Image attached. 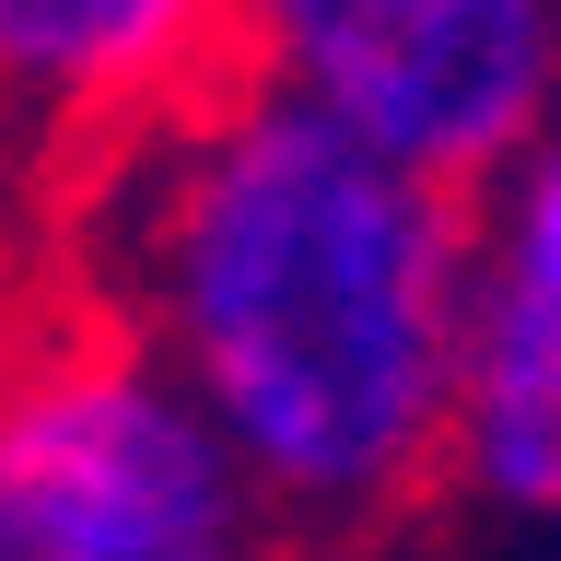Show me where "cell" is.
Segmentation results:
<instances>
[{"label":"cell","instance_id":"cell-1","mask_svg":"<svg viewBox=\"0 0 561 561\" xmlns=\"http://www.w3.org/2000/svg\"><path fill=\"white\" fill-rule=\"evenodd\" d=\"M94 175L117 328L199 398L280 538H386L445 491L468 187L245 70Z\"/></svg>","mask_w":561,"mask_h":561},{"label":"cell","instance_id":"cell-2","mask_svg":"<svg viewBox=\"0 0 561 561\" xmlns=\"http://www.w3.org/2000/svg\"><path fill=\"white\" fill-rule=\"evenodd\" d=\"M0 561H293L199 398L105 316L0 351Z\"/></svg>","mask_w":561,"mask_h":561},{"label":"cell","instance_id":"cell-3","mask_svg":"<svg viewBox=\"0 0 561 561\" xmlns=\"http://www.w3.org/2000/svg\"><path fill=\"white\" fill-rule=\"evenodd\" d=\"M234 70L480 187L561 129V0H234Z\"/></svg>","mask_w":561,"mask_h":561},{"label":"cell","instance_id":"cell-4","mask_svg":"<svg viewBox=\"0 0 561 561\" xmlns=\"http://www.w3.org/2000/svg\"><path fill=\"white\" fill-rule=\"evenodd\" d=\"M445 491L515 526H561V129L468 187Z\"/></svg>","mask_w":561,"mask_h":561},{"label":"cell","instance_id":"cell-5","mask_svg":"<svg viewBox=\"0 0 561 561\" xmlns=\"http://www.w3.org/2000/svg\"><path fill=\"white\" fill-rule=\"evenodd\" d=\"M234 70V0H0V117L47 152H117Z\"/></svg>","mask_w":561,"mask_h":561}]
</instances>
